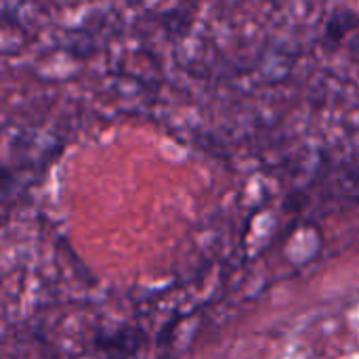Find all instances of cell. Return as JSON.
I'll use <instances>...</instances> for the list:
<instances>
[{
  "mask_svg": "<svg viewBox=\"0 0 359 359\" xmlns=\"http://www.w3.org/2000/svg\"><path fill=\"white\" fill-rule=\"evenodd\" d=\"M358 23V15H355L353 11H341V13L332 15V19L328 21L326 34H328V38H332V40H343Z\"/></svg>",
  "mask_w": 359,
  "mask_h": 359,
  "instance_id": "cell-1",
  "label": "cell"
}]
</instances>
